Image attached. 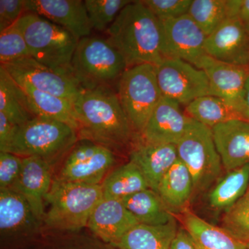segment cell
Masks as SVG:
<instances>
[{
	"label": "cell",
	"instance_id": "cell-1",
	"mask_svg": "<svg viewBox=\"0 0 249 249\" xmlns=\"http://www.w3.org/2000/svg\"><path fill=\"white\" fill-rule=\"evenodd\" d=\"M79 140L90 141L122 155L139 138L111 87L80 89L73 102Z\"/></svg>",
	"mask_w": 249,
	"mask_h": 249
},
{
	"label": "cell",
	"instance_id": "cell-2",
	"mask_svg": "<svg viewBox=\"0 0 249 249\" xmlns=\"http://www.w3.org/2000/svg\"><path fill=\"white\" fill-rule=\"evenodd\" d=\"M106 34L127 68L145 64L157 66L164 59L161 22L141 0L124 7Z\"/></svg>",
	"mask_w": 249,
	"mask_h": 249
},
{
	"label": "cell",
	"instance_id": "cell-3",
	"mask_svg": "<svg viewBox=\"0 0 249 249\" xmlns=\"http://www.w3.org/2000/svg\"><path fill=\"white\" fill-rule=\"evenodd\" d=\"M103 198L101 184L54 178L45 201V231L78 232L87 229L93 209Z\"/></svg>",
	"mask_w": 249,
	"mask_h": 249
},
{
	"label": "cell",
	"instance_id": "cell-4",
	"mask_svg": "<svg viewBox=\"0 0 249 249\" xmlns=\"http://www.w3.org/2000/svg\"><path fill=\"white\" fill-rule=\"evenodd\" d=\"M78 140V132L70 124L37 116L18 126L6 152L22 158L38 157L55 172Z\"/></svg>",
	"mask_w": 249,
	"mask_h": 249
},
{
	"label": "cell",
	"instance_id": "cell-5",
	"mask_svg": "<svg viewBox=\"0 0 249 249\" xmlns=\"http://www.w3.org/2000/svg\"><path fill=\"white\" fill-rule=\"evenodd\" d=\"M16 24L33 58L54 71L73 76L71 60L79 40L71 33L33 13L26 12Z\"/></svg>",
	"mask_w": 249,
	"mask_h": 249
},
{
	"label": "cell",
	"instance_id": "cell-6",
	"mask_svg": "<svg viewBox=\"0 0 249 249\" xmlns=\"http://www.w3.org/2000/svg\"><path fill=\"white\" fill-rule=\"evenodd\" d=\"M71 72L85 89L117 85L127 67L120 52L107 38L88 36L78 41Z\"/></svg>",
	"mask_w": 249,
	"mask_h": 249
},
{
	"label": "cell",
	"instance_id": "cell-7",
	"mask_svg": "<svg viewBox=\"0 0 249 249\" xmlns=\"http://www.w3.org/2000/svg\"><path fill=\"white\" fill-rule=\"evenodd\" d=\"M176 147L178 160L191 174L194 193L206 191L219 178L223 165L211 127L191 119Z\"/></svg>",
	"mask_w": 249,
	"mask_h": 249
},
{
	"label": "cell",
	"instance_id": "cell-8",
	"mask_svg": "<svg viewBox=\"0 0 249 249\" xmlns=\"http://www.w3.org/2000/svg\"><path fill=\"white\" fill-rule=\"evenodd\" d=\"M116 93L132 128L140 135L163 97L155 66L145 64L127 68L116 85Z\"/></svg>",
	"mask_w": 249,
	"mask_h": 249
},
{
	"label": "cell",
	"instance_id": "cell-9",
	"mask_svg": "<svg viewBox=\"0 0 249 249\" xmlns=\"http://www.w3.org/2000/svg\"><path fill=\"white\" fill-rule=\"evenodd\" d=\"M43 222L17 192L0 189V238L3 249H22L42 235Z\"/></svg>",
	"mask_w": 249,
	"mask_h": 249
},
{
	"label": "cell",
	"instance_id": "cell-10",
	"mask_svg": "<svg viewBox=\"0 0 249 249\" xmlns=\"http://www.w3.org/2000/svg\"><path fill=\"white\" fill-rule=\"evenodd\" d=\"M118 157L96 142L78 140L55 170V178L71 182L101 184L116 166Z\"/></svg>",
	"mask_w": 249,
	"mask_h": 249
},
{
	"label": "cell",
	"instance_id": "cell-11",
	"mask_svg": "<svg viewBox=\"0 0 249 249\" xmlns=\"http://www.w3.org/2000/svg\"><path fill=\"white\" fill-rule=\"evenodd\" d=\"M155 70L162 96L178 104L186 106L201 96H214L204 70L188 62L164 58Z\"/></svg>",
	"mask_w": 249,
	"mask_h": 249
},
{
	"label": "cell",
	"instance_id": "cell-12",
	"mask_svg": "<svg viewBox=\"0 0 249 249\" xmlns=\"http://www.w3.org/2000/svg\"><path fill=\"white\" fill-rule=\"evenodd\" d=\"M1 65L19 86L30 87L38 91L66 98L72 102L81 89L72 75L54 71L32 57Z\"/></svg>",
	"mask_w": 249,
	"mask_h": 249
},
{
	"label": "cell",
	"instance_id": "cell-13",
	"mask_svg": "<svg viewBox=\"0 0 249 249\" xmlns=\"http://www.w3.org/2000/svg\"><path fill=\"white\" fill-rule=\"evenodd\" d=\"M163 58L178 59L199 69L207 36L188 14L160 21Z\"/></svg>",
	"mask_w": 249,
	"mask_h": 249
},
{
	"label": "cell",
	"instance_id": "cell-14",
	"mask_svg": "<svg viewBox=\"0 0 249 249\" xmlns=\"http://www.w3.org/2000/svg\"><path fill=\"white\" fill-rule=\"evenodd\" d=\"M199 69L206 73L214 96L224 100L242 119L249 67L231 65L205 55L201 59Z\"/></svg>",
	"mask_w": 249,
	"mask_h": 249
},
{
	"label": "cell",
	"instance_id": "cell-15",
	"mask_svg": "<svg viewBox=\"0 0 249 249\" xmlns=\"http://www.w3.org/2000/svg\"><path fill=\"white\" fill-rule=\"evenodd\" d=\"M204 50L219 61L249 67V35L238 16L229 18L207 36Z\"/></svg>",
	"mask_w": 249,
	"mask_h": 249
},
{
	"label": "cell",
	"instance_id": "cell-16",
	"mask_svg": "<svg viewBox=\"0 0 249 249\" xmlns=\"http://www.w3.org/2000/svg\"><path fill=\"white\" fill-rule=\"evenodd\" d=\"M180 106L163 96L139 135L141 140L149 143L176 145L186 133L192 119L181 111Z\"/></svg>",
	"mask_w": 249,
	"mask_h": 249
},
{
	"label": "cell",
	"instance_id": "cell-17",
	"mask_svg": "<svg viewBox=\"0 0 249 249\" xmlns=\"http://www.w3.org/2000/svg\"><path fill=\"white\" fill-rule=\"evenodd\" d=\"M54 178L55 169L48 162L38 157H24L20 175L10 188L27 200L36 217L42 222L45 214L46 198Z\"/></svg>",
	"mask_w": 249,
	"mask_h": 249
},
{
	"label": "cell",
	"instance_id": "cell-18",
	"mask_svg": "<svg viewBox=\"0 0 249 249\" xmlns=\"http://www.w3.org/2000/svg\"><path fill=\"white\" fill-rule=\"evenodd\" d=\"M139 224L122 200L103 197L91 213L87 229L100 240L115 247Z\"/></svg>",
	"mask_w": 249,
	"mask_h": 249
},
{
	"label": "cell",
	"instance_id": "cell-19",
	"mask_svg": "<svg viewBox=\"0 0 249 249\" xmlns=\"http://www.w3.org/2000/svg\"><path fill=\"white\" fill-rule=\"evenodd\" d=\"M26 12L39 15L71 33L78 40L91 36L84 1L26 0Z\"/></svg>",
	"mask_w": 249,
	"mask_h": 249
},
{
	"label": "cell",
	"instance_id": "cell-20",
	"mask_svg": "<svg viewBox=\"0 0 249 249\" xmlns=\"http://www.w3.org/2000/svg\"><path fill=\"white\" fill-rule=\"evenodd\" d=\"M128 156L142 171L149 188L157 193L162 178L178 159L176 145L149 143L139 137Z\"/></svg>",
	"mask_w": 249,
	"mask_h": 249
},
{
	"label": "cell",
	"instance_id": "cell-21",
	"mask_svg": "<svg viewBox=\"0 0 249 249\" xmlns=\"http://www.w3.org/2000/svg\"><path fill=\"white\" fill-rule=\"evenodd\" d=\"M211 129L226 171L249 164V123L232 120Z\"/></svg>",
	"mask_w": 249,
	"mask_h": 249
},
{
	"label": "cell",
	"instance_id": "cell-22",
	"mask_svg": "<svg viewBox=\"0 0 249 249\" xmlns=\"http://www.w3.org/2000/svg\"><path fill=\"white\" fill-rule=\"evenodd\" d=\"M157 193L171 212L187 209L194 194V187L191 174L181 160L178 159L165 174Z\"/></svg>",
	"mask_w": 249,
	"mask_h": 249
},
{
	"label": "cell",
	"instance_id": "cell-23",
	"mask_svg": "<svg viewBox=\"0 0 249 249\" xmlns=\"http://www.w3.org/2000/svg\"><path fill=\"white\" fill-rule=\"evenodd\" d=\"M182 222L199 249H246V244L222 227L209 224L188 209L183 211Z\"/></svg>",
	"mask_w": 249,
	"mask_h": 249
},
{
	"label": "cell",
	"instance_id": "cell-24",
	"mask_svg": "<svg viewBox=\"0 0 249 249\" xmlns=\"http://www.w3.org/2000/svg\"><path fill=\"white\" fill-rule=\"evenodd\" d=\"M178 229L175 219L165 225L139 224L130 229L115 247L117 249H170Z\"/></svg>",
	"mask_w": 249,
	"mask_h": 249
},
{
	"label": "cell",
	"instance_id": "cell-25",
	"mask_svg": "<svg viewBox=\"0 0 249 249\" xmlns=\"http://www.w3.org/2000/svg\"><path fill=\"white\" fill-rule=\"evenodd\" d=\"M242 0H193L188 15L209 36L224 21L237 17Z\"/></svg>",
	"mask_w": 249,
	"mask_h": 249
},
{
	"label": "cell",
	"instance_id": "cell-26",
	"mask_svg": "<svg viewBox=\"0 0 249 249\" xmlns=\"http://www.w3.org/2000/svg\"><path fill=\"white\" fill-rule=\"evenodd\" d=\"M121 200L140 224L165 225L175 219L171 211L158 193L150 188L134 193Z\"/></svg>",
	"mask_w": 249,
	"mask_h": 249
},
{
	"label": "cell",
	"instance_id": "cell-27",
	"mask_svg": "<svg viewBox=\"0 0 249 249\" xmlns=\"http://www.w3.org/2000/svg\"><path fill=\"white\" fill-rule=\"evenodd\" d=\"M0 112L4 113L13 124L22 125L37 117L33 112L22 88L0 65Z\"/></svg>",
	"mask_w": 249,
	"mask_h": 249
},
{
	"label": "cell",
	"instance_id": "cell-28",
	"mask_svg": "<svg viewBox=\"0 0 249 249\" xmlns=\"http://www.w3.org/2000/svg\"><path fill=\"white\" fill-rule=\"evenodd\" d=\"M101 187L103 197L121 200L149 188L142 171L130 160L113 168L103 180Z\"/></svg>",
	"mask_w": 249,
	"mask_h": 249
},
{
	"label": "cell",
	"instance_id": "cell-29",
	"mask_svg": "<svg viewBox=\"0 0 249 249\" xmlns=\"http://www.w3.org/2000/svg\"><path fill=\"white\" fill-rule=\"evenodd\" d=\"M21 88L27 95L33 112L37 117L60 121L70 124L77 130L78 124L72 101L30 87Z\"/></svg>",
	"mask_w": 249,
	"mask_h": 249
},
{
	"label": "cell",
	"instance_id": "cell-30",
	"mask_svg": "<svg viewBox=\"0 0 249 249\" xmlns=\"http://www.w3.org/2000/svg\"><path fill=\"white\" fill-rule=\"evenodd\" d=\"M22 249H117L88 231H44L40 237Z\"/></svg>",
	"mask_w": 249,
	"mask_h": 249
},
{
	"label": "cell",
	"instance_id": "cell-31",
	"mask_svg": "<svg viewBox=\"0 0 249 249\" xmlns=\"http://www.w3.org/2000/svg\"><path fill=\"white\" fill-rule=\"evenodd\" d=\"M249 186V164L227 172L210 193L209 204L214 209L227 211L245 196Z\"/></svg>",
	"mask_w": 249,
	"mask_h": 249
},
{
	"label": "cell",
	"instance_id": "cell-32",
	"mask_svg": "<svg viewBox=\"0 0 249 249\" xmlns=\"http://www.w3.org/2000/svg\"><path fill=\"white\" fill-rule=\"evenodd\" d=\"M185 111L188 117L211 128L228 121L242 120L233 108L216 96L196 98L186 106Z\"/></svg>",
	"mask_w": 249,
	"mask_h": 249
},
{
	"label": "cell",
	"instance_id": "cell-33",
	"mask_svg": "<svg viewBox=\"0 0 249 249\" xmlns=\"http://www.w3.org/2000/svg\"><path fill=\"white\" fill-rule=\"evenodd\" d=\"M129 0H85L84 4L92 29L105 32L127 5Z\"/></svg>",
	"mask_w": 249,
	"mask_h": 249
},
{
	"label": "cell",
	"instance_id": "cell-34",
	"mask_svg": "<svg viewBox=\"0 0 249 249\" xmlns=\"http://www.w3.org/2000/svg\"><path fill=\"white\" fill-rule=\"evenodd\" d=\"M222 227L240 242H249V196H244L225 211Z\"/></svg>",
	"mask_w": 249,
	"mask_h": 249
},
{
	"label": "cell",
	"instance_id": "cell-35",
	"mask_svg": "<svg viewBox=\"0 0 249 249\" xmlns=\"http://www.w3.org/2000/svg\"><path fill=\"white\" fill-rule=\"evenodd\" d=\"M31 57L25 38L16 23L0 32L1 65Z\"/></svg>",
	"mask_w": 249,
	"mask_h": 249
},
{
	"label": "cell",
	"instance_id": "cell-36",
	"mask_svg": "<svg viewBox=\"0 0 249 249\" xmlns=\"http://www.w3.org/2000/svg\"><path fill=\"white\" fill-rule=\"evenodd\" d=\"M160 21L188 14L193 0H141Z\"/></svg>",
	"mask_w": 249,
	"mask_h": 249
},
{
	"label": "cell",
	"instance_id": "cell-37",
	"mask_svg": "<svg viewBox=\"0 0 249 249\" xmlns=\"http://www.w3.org/2000/svg\"><path fill=\"white\" fill-rule=\"evenodd\" d=\"M22 157L0 152V189L12 188L22 172Z\"/></svg>",
	"mask_w": 249,
	"mask_h": 249
},
{
	"label": "cell",
	"instance_id": "cell-38",
	"mask_svg": "<svg viewBox=\"0 0 249 249\" xmlns=\"http://www.w3.org/2000/svg\"><path fill=\"white\" fill-rule=\"evenodd\" d=\"M26 13V0H0V32L14 25Z\"/></svg>",
	"mask_w": 249,
	"mask_h": 249
},
{
	"label": "cell",
	"instance_id": "cell-39",
	"mask_svg": "<svg viewBox=\"0 0 249 249\" xmlns=\"http://www.w3.org/2000/svg\"><path fill=\"white\" fill-rule=\"evenodd\" d=\"M18 127L8 119L4 113L0 112V152L7 151Z\"/></svg>",
	"mask_w": 249,
	"mask_h": 249
},
{
	"label": "cell",
	"instance_id": "cell-40",
	"mask_svg": "<svg viewBox=\"0 0 249 249\" xmlns=\"http://www.w3.org/2000/svg\"><path fill=\"white\" fill-rule=\"evenodd\" d=\"M170 249H199L191 234L185 228L178 229Z\"/></svg>",
	"mask_w": 249,
	"mask_h": 249
},
{
	"label": "cell",
	"instance_id": "cell-41",
	"mask_svg": "<svg viewBox=\"0 0 249 249\" xmlns=\"http://www.w3.org/2000/svg\"><path fill=\"white\" fill-rule=\"evenodd\" d=\"M238 18L249 35V0H242Z\"/></svg>",
	"mask_w": 249,
	"mask_h": 249
},
{
	"label": "cell",
	"instance_id": "cell-42",
	"mask_svg": "<svg viewBox=\"0 0 249 249\" xmlns=\"http://www.w3.org/2000/svg\"><path fill=\"white\" fill-rule=\"evenodd\" d=\"M242 119L249 123V73L247 76V81H246Z\"/></svg>",
	"mask_w": 249,
	"mask_h": 249
},
{
	"label": "cell",
	"instance_id": "cell-43",
	"mask_svg": "<svg viewBox=\"0 0 249 249\" xmlns=\"http://www.w3.org/2000/svg\"><path fill=\"white\" fill-rule=\"evenodd\" d=\"M246 249H249V242L246 244Z\"/></svg>",
	"mask_w": 249,
	"mask_h": 249
},
{
	"label": "cell",
	"instance_id": "cell-44",
	"mask_svg": "<svg viewBox=\"0 0 249 249\" xmlns=\"http://www.w3.org/2000/svg\"><path fill=\"white\" fill-rule=\"evenodd\" d=\"M245 196H249V186L248 190H247V193H246Z\"/></svg>",
	"mask_w": 249,
	"mask_h": 249
}]
</instances>
